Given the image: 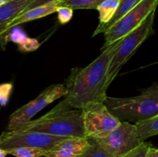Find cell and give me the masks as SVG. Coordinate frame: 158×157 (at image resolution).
Wrapping results in <instances>:
<instances>
[{
	"mask_svg": "<svg viewBox=\"0 0 158 157\" xmlns=\"http://www.w3.org/2000/svg\"><path fill=\"white\" fill-rule=\"evenodd\" d=\"M120 39L102 50L101 54L87 66L72 69L66 79L67 94L61 101L63 104L73 109H82L94 102H104L108 89V68Z\"/></svg>",
	"mask_w": 158,
	"mask_h": 157,
	"instance_id": "1",
	"label": "cell"
},
{
	"mask_svg": "<svg viewBox=\"0 0 158 157\" xmlns=\"http://www.w3.org/2000/svg\"><path fill=\"white\" fill-rule=\"evenodd\" d=\"M13 131H33L56 136L85 137L81 109H73L61 102L47 113L19 125Z\"/></svg>",
	"mask_w": 158,
	"mask_h": 157,
	"instance_id": "2",
	"label": "cell"
},
{
	"mask_svg": "<svg viewBox=\"0 0 158 157\" xmlns=\"http://www.w3.org/2000/svg\"><path fill=\"white\" fill-rule=\"evenodd\" d=\"M103 103L120 122L144 121L158 114V84L154 83L137 96L115 98L106 95Z\"/></svg>",
	"mask_w": 158,
	"mask_h": 157,
	"instance_id": "3",
	"label": "cell"
},
{
	"mask_svg": "<svg viewBox=\"0 0 158 157\" xmlns=\"http://www.w3.org/2000/svg\"><path fill=\"white\" fill-rule=\"evenodd\" d=\"M156 10H154L141 24L120 39L110 59L107 72L106 86L109 87L121 68L134 54L137 48L154 33V22Z\"/></svg>",
	"mask_w": 158,
	"mask_h": 157,
	"instance_id": "4",
	"label": "cell"
},
{
	"mask_svg": "<svg viewBox=\"0 0 158 157\" xmlns=\"http://www.w3.org/2000/svg\"><path fill=\"white\" fill-rule=\"evenodd\" d=\"M82 110L84 135L87 139L105 136L118 126L120 121L113 115L103 102H94Z\"/></svg>",
	"mask_w": 158,
	"mask_h": 157,
	"instance_id": "5",
	"label": "cell"
},
{
	"mask_svg": "<svg viewBox=\"0 0 158 157\" xmlns=\"http://www.w3.org/2000/svg\"><path fill=\"white\" fill-rule=\"evenodd\" d=\"M158 0H142L103 33L105 43L101 50L138 27L151 12L156 10Z\"/></svg>",
	"mask_w": 158,
	"mask_h": 157,
	"instance_id": "6",
	"label": "cell"
},
{
	"mask_svg": "<svg viewBox=\"0 0 158 157\" xmlns=\"http://www.w3.org/2000/svg\"><path fill=\"white\" fill-rule=\"evenodd\" d=\"M93 139L111 157H121L143 143L138 136L135 124L129 122H120L109 134Z\"/></svg>",
	"mask_w": 158,
	"mask_h": 157,
	"instance_id": "7",
	"label": "cell"
},
{
	"mask_svg": "<svg viewBox=\"0 0 158 157\" xmlns=\"http://www.w3.org/2000/svg\"><path fill=\"white\" fill-rule=\"evenodd\" d=\"M67 94V89L63 84L51 85L45 89L35 99L27 104L21 106L12 112L9 118L7 128L9 131L13 130L19 125L32 120L34 115L51 104L58 99L65 96Z\"/></svg>",
	"mask_w": 158,
	"mask_h": 157,
	"instance_id": "8",
	"label": "cell"
},
{
	"mask_svg": "<svg viewBox=\"0 0 158 157\" xmlns=\"http://www.w3.org/2000/svg\"><path fill=\"white\" fill-rule=\"evenodd\" d=\"M69 137L56 136L33 131L6 130L0 135V148L4 150L18 147H36L48 150Z\"/></svg>",
	"mask_w": 158,
	"mask_h": 157,
	"instance_id": "9",
	"label": "cell"
},
{
	"mask_svg": "<svg viewBox=\"0 0 158 157\" xmlns=\"http://www.w3.org/2000/svg\"><path fill=\"white\" fill-rule=\"evenodd\" d=\"M35 0H11L0 6V49H6L11 23Z\"/></svg>",
	"mask_w": 158,
	"mask_h": 157,
	"instance_id": "10",
	"label": "cell"
},
{
	"mask_svg": "<svg viewBox=\"0 0 158 157\" xmlns=\"http://www.w3.org/2000/svg\"><path fill=\"white\" fill-rule=\"evenodd\" d=\"M90 144L86 137H69L46 150L45 157H77Z\"/></svg>",
	"mask_w": 158,
	"mask_h": 157,
	"instance_id": "11",
	"label": "cell"
},
{
	"mask_svg": "<svg viewBox=\"0 0 158 157\" xmlns=\"http://www.w3.org/2000/svg\"><path fill=\"white\" fill-rule=\"evenodd\" d=\"M59 6H60V2L49 3V4L43 5V6H37V7L29 9V10L23 12L21 15H19L11 23L9 27V32H10V30L12 28L15 27V26H19V25L23 24V23H26L27 22H30L35 19H38V18L51 15V14L54 13V12H56Z\"/></svg>",
	"mask_w": 158,
	"mask_h": 157,
	"instance_id": "12",
	"label": "cell"
},
{
	"mask_svg": "<svg viewBox=\"0 0 158 157\" xmlns=\"http://www.w3.org/2000/svg\"><path fill=\"white\" fill-rule=\"evenodd\" d=\"M6 41H12L16 43L19 50L23 52H31L34 51L40 47V44L36 39L28 38L25 32L18 26L12 28L7 35Z\"/></svg>",
	"mask_w": 158,
	"mask_h": 157,
	"instance_id": "13",
	"label": "cell"
},
{
	"mask_svg": "<svg viewBox=\"0 0 158 157\" xmlns=\"http://www.w3.org/2000/svg\"><path fill=\"white\" fill-rule=\"evenodd\" d=\"M120 0H104L101 4L98 6L97 10L99 12V20L100 23L97 26V29L94 31L93 36H95L98 34L99 31L107 24L111 18L114 17L120 5Z\"/></svg>",
	"mask_w": 158,
	"mask_h": 157,
	"instance_id": "14",
	"label": "cell"
},
{
	"mask_svg": "<svg viewBox=\"0 0 158 157\" xmlns=\"http://www.w3.org/2000/svg\"><path fill=\"white\" fill-rule=\"evenodd\" d=\"M137 134L141 141L144 142L148 138L158 135V114L155 116L144 121L135 123Z\"/></svg>",
	"mask_w": 158,
	"mask_h": 157,
	"instance_id": "15",
	"label": "cell"
},
{
	"mask_svg": "<svg viewBox=\"0 0 158 157\" xmlns=\"http://www.w3.org/2000/svg\"><path fill=\"white\" fill-rule=\"evenodd\" d=\"M142 0H120V5L117 9V12H116L115 15H114L110 21L105 25L100 31H99L98 34L100 33H104L110 26H112L116 22L118 21L120 18L123 16L126 13H127L130 10L135 7L138 3H140Z\"/></svg>",
	"mask_w": 158,
	"mask_h": 157,
	"instance_id": "16",
	"label": "cell"
},
{
	"mask_svg": "<svg viewBox=\"0 0 158 157\" xmlns=\"http://www.w3.org/2000/svg\"><path fill=\"white\" fill-rule=\"evenodd\" d=\"M6 151L15 157H45L46 152L45 149L36 147H18Z\"/></svg>",
	"mask_w": 158,
	"mask_h": 157,
	"instance_id": "17",
	"label": "cell"
},
{
	"mask_svg": "<svg viewBox=\"0 0 158 157\" xmlns=\"http://www.w3.org/2000/svg\"><path fill=\"white\" fill-rule=\"evenodd\" d=\"M103 1L104 0H63L60 2V6H68L73 9H97Z\"/></svg>",
	"mask_w": 158,
	"mask_h": 157,
	"instance_id": "18",
	"label": "cell"
},
{
	"mask_svg": "<svg viewBox=\"0 0 158 157\" xmlns=\"http://www.w3.org/2000/svg\"><path fill=\"white\" fill-rule=\"evenodd\" d=\"M89 139L90 142L89 146L83 153L77 157H111L93 139Z\"/></svg>",
	"mask_w": 158,
	"mask_h": 157,
	"instance_id": "19",
	"label": "cell"
},
{
	"mask_svg": "<svg viewBox=\"0 0 158 157\" xmlns=\"http://www.w3.org/2000/svg\"><path fill=\"white\" fill-rule=\"evenodd\" d=\"M151 146V143L144 141L121 157H148V151Z\"/></svg>",
	"mask_w": 158,
	"mask_h": 157,
	"instance_id": "20",
	"label": "cell"
},
{
	"mask_svg": "<svg viewBox=\"0 0 158 157\" xmlns=\"http://www.w3.org/2000/svg\"><path fill=\"white\" fill-rule=\"evenodd\" d=\"M56 12L58 14V20L61 24L69 22L73 15V9L68 6H60Z\"/></svg>",
	"mask_w": 158,
	"mask_h": 157,
	"instance_id": "21",
	"label": "cell"
},
{
	"mask_svg": "<svg viewBox=\"0 0 158 157\" xmlns=\"http://www.w3.org/2000/svg\"><path fill=\"white\" fill-rule=\"evenodd\" d=\"M12 91V84L6 83L0 84V106H6Z\"/></svg>",
	"mask_w": 158,
	"mask_h": 157,
	"instance_id": "22",
	"label": "cell"
},
{
	"mask_svg": "<svg viewBox=\"0 0 158 157\" xmlns=\"http://www.w3.org/2000/svg\"><path fill=\"white\" fill-rule=\"evenodd\" d=\"M63 1V0H35L34 2H32L26 9H25L24 12L29 10V9H33V8L37 7V6H43V5L49 4V3H52V2H60Z\"/></svg>",
	"mask_w": 158,
	"mask_h": 157,
	"instance_id": "23",
	"label": "cell"
},
{
	"mask_svg": "<svg viewBox=\"0 0 158 157\" xmlns=\"http://www.w3.org/2000/svg\"><path fill=\"white\" fill-rule=\"evenodd\" d=\"M148 157H158V149L151 146L148 151Z\"/></svg>",
	"mask_w": 158,
	"mask_h": 157,
	"instance_id": "24",
	"label": "cell"
},
{
	"mask_svg": "<svg viewBox=\"0 0 158 157\" xmlns=\"http://www.w3.org/2000/svg\"><path fill=\"white\" fill-rule=\"evenodd\" d=\"M8 155L7 152L0 148V157H6Z\"/></svg>",
	"mask_w": 158,
	"mask_h": 157,
	"instance_id": "25",
	"label": "cell"
},
{
	"mask_svg": "<svg viewBox=\"0 0 158 157\" xmlns=\"http://www.w3.org/2000/svg\"><path fill=\"white\" fill-rule=\"evenodd\" d=\"M8 2V0H0V6H2L3 4L6 3Z\"/></svg>",
	"mask_w": 158,
	"mask_h": 157,
	"instance_id": "26",
	"label": "cell"
},
{
	"mask_svg": "<svg viewBox=\"0 0 158 157\" xmlns=\"http://www.w3.org/2000/svg\"><path fill=\"white\" fill-rule=\"evenodd\" d=\"M8 1H11V0H8Z\"/></svg>",
	"mask_w": 158,
	"mask_h": 157,
	"instance_id": "27",
	"label": "cell"
}]
</instances>
